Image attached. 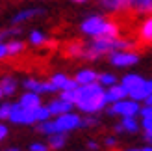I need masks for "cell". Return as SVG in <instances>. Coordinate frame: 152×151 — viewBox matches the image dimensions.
<instances>
[{"instance_id": "cell-21", "label": "cell", "mask_w": 152, "mask_h": 151, "mask_svg": "<svg viewBox=\"0 0 152 151\" xmlns=\"http://www.w3.org/2000/svg\"><path fill=\"white\" fill-rule=\"evenodd\" d=\"M83 52H86V45L80 41H72L67 45V54L72 58H83Z\"/></svg>"}, {"instance_id": "cell-17", "label": "cell", "mask_w": 152, "mask_h": 151, "mask_svg": "<svg viewBox=\"0 0 152 151\" xmlns=\"http://www.w3.org/2000/svg\"><path fill=\"white\" fill-rule=\"evenodd\" d=\"M137 37L143 43H152V15L147 17L137 28Z\"/></svg>"}, {"instance_id": "cell-26", "label": "cell", "mask_w": 152, "mask_h": 151, "mask_svg": "<svg viewBox=\"0 0 152 151\" xmlns=\"http://www.w3.org/2000/svg\"><path fill=\"white\" fill-rule=\"evenodd\" d=\"M98 118L95 114H87L86 118L82 119V127H86V129H93V127H98Z\"/></svg>"}, {"instance_id": "cell-37", "label": "cell", "mask_w": 152, "mask_h": 151, "mask_svg": "<svg viewBox=\"0 0 152 151\" xmlns=\"http://www.w3.org/2000/svg\"><path fill=\"white\" fill-rule=\"evenodd\" d=\"M124 151H143V147H130V149H124Z\"/></svg>"}, {"instance_id": "cell-32", "label": "cell", "mask_w": 152, "mask_h": 151, "mask_svg": "<svg viewBox=\"0 0 152 151\" xmlns=\"http://www.w3.org/2000/svg\"><path fill=\"white\" fill-rule=\"evenodd\" d=\"M98 147H100V146H98V142H96V140H87V149H91V151H96Z\"/></svg>"}, {"instance_id": "cell-22", "label": "cell", "mask_w": 152, "mask_h": 151, "mask_svg": "<svg viewBox=\"0 0 152 151\" xmlns=\"http://www.w3.org/2000/svg\"><path fill=\"white\" fill-rule=\"evenodd\" d=\"M117 77L113 73H98V84L100 86H104L106 90L108 88H111V86H115L117 84Z\"/></svg>"}, {"instance_id": "cell-3", "label": "cell", "mask_w": 152, "mask_h": 151, "mask_svg": "<svg viewBox=\"0 0 152 151\" xmlns=\"http://www.w3.org/2000/svg\"><path fill=\"white\" fill-rule=\"evenodd\" d=\"M108 58H110V64L113 67H121V69L134 67V65L139 64V54L134 52L132 49H128V50H113Z\"/></svg>"}, {"instance_id": "cell-10", "label": "cell", "mask_w": 152, "mask_h": 151, "mask_svg": "<svg viewBox=\"0 0 152 151\" xmlns=\"http://www.w3.org/2000/svg\"><path fill=\"white\" fill-rule=\"evenodd\" d=\"M52 80V84H54L59 92H63V90H74V88H78V82H76L74 78H69L65 73H54L50 77Z\"/></svg>"}, {"instance_id": "cell-31", "label": "cell", "mask_w": 152, "mask_h": 151, "mask_svg": "<svg viewBox=\"0 0 152 151\" xmlns=\"http://www.w3.org/2000/svg\"><path fill=\"white\" fill-rule=\"evenodd\" d=\"M6 56H10V50H7V45L6 43H0V62L6 58Z\"/></svg>"}, {"instance_id": "cell-40", "label": "cell", "mask_w": 152, "mask_h": 151, "mask_svg": "<svg viewBox=\"0 0 152 151\" xmlns=\"http://www.w3.org/2000/svg\"><path fill=\"white\" fill-rule=\"evenodd\" d=\"M2 97H4V92H2V88H0V101H2Z\"/></svg>"}, {"instance_id": "cell-14", "label": "cell", "mask_w": 152, "mask_h": 151, "mask_svg": "<svg viewBox=\"0 0 152 151\" xmlns=\"http://www.w3.org/2000/svg\"><path fill=\"white\" fill-rule=\"evenodd\" d=\"M143 82H145V78H143L141 75H137V73H128V75H124V77L121 78V84L128 90V93H132L135 88H139L143 84Z\"/></svg>"}, {"instance_id": "cell-35", "label": "cell", "mask_w": 152, "mask_h": 151, "mask_svg": "<svg viewBox=\"0 0 152 151\" xmlns=\"http://www.w3.org/2000/svg\"><path fill=\"white\" fill-rule=\"evenodd\" d=\"M71 2H74V4H86V2H89V0H71Z\"/></svg>"}, {"instance_id": "cell-30", "label": "cell", "mask_w": 152, "mask_h": 151, "mask_svg": "<svg viewBox=\"0 0 152 151\" xmlns=\"http://www.w3.org/2000/svg\"><path fill=\"white\" fill-rule=\"evenodd\" d=\"M117 144H119V142H117L115 136H106L104 138V146L106 147H117Z\"/></svg>"}, {"instance_id": "cell-36", "label": "cell", "mask_w": 152, "mask_h": 151, "mask_svg": "<svg viewBox=\"0 0 152 151\" xmlns=\"http://www.w3.org/2000/svg\"><path fill=\"white\" fill-rule=\"evenodd\" d=\"M2 151H20L19 147H6V149H2Z\"/></svg>"}, {"instance_id": "cell-8", "label": "cell", "mask_w": 152, "mask_h": 151, "mask_svg": "<svg viewBox=\"0 0 152 151\" xmlns=\"http://www.w3.org/2000/svg\"><path fill=\"white\" fill-rule=\"evenodd\" d=\"M43 13H45L43 7H26V10H20L17 15H13L11 22L15 26H19V24H22V22H26L30 19H34V17H39V15H43Z\"/></svg>"}, {"instance_id": "cell-16", "label": "cell", "mask_w": 152, "mask_h": 151, "mask_svg": "<svg viewBox=\"0 0 152 151\" xmlns=\"http://www.w3.org/2000/svg\"><path fill=\"white\" fill-rule=\"evenodd\" d=\"M121 127H123V132L128 134H135L141 129V121L137 119V116H126V118H121Z\"/></svg>"}, {"instance_id": "cell-12", "label": "cell", "mask_w": 152, "mask_h": 151, "mask_svg": "<svg viewBox=\"0 0 152 151\" xmlns=\"http://www.w3.org/2000/svg\"><path fill=\"white\" fill-rule=\"evenodd\" d=\"M74 80L78 82V86L95 84V82H98V73H96L95 69H89V67H86V69H80V71H76V75H74Z\"/></svg>"}, {"instance_id": "cell-13", "label": "cell", "mask_w": 152, "mask_h": 151, "mask_svg": "<svg viewBox=\"0 0 152 151\" xmlns=\"http://www.w3.org/2000/svg\"><path fill=\"white\" fill-rule=\"evenodd\" d=\"M139 118H141V129L145 131V134H152V104H143Z\"/></svg>"}, {"instance_id": "cell-23", "label": "cell", "mask_w": 152, "mask_h": 151, "mask_svg": "<svg viewBox=\"0 0 152 151\" xmlns=\"http://www.w3.org/2000/svg\"><path fill=\"white\" fill-rule=\"evenodd\" d=\"M28 39H30V43H32L34 47H41V45L47 43V36L43 32H39V30H32L30 36H28Z\"/></svg>"}, {"instance_id": "cell-38", "label": "cell", "mask_w": 152, "mask_h": 151, "mask_svg": "<svg viewBox=\"0 0 152 151\" xmlns=\"http://www.w3.org/2000/svg\"><path fill=\"white\" fill-rule=\"evenodd\" d=\"M145 104H152V95H150V97H148V99L145 101Z\"/></svg>"}, {"instance_id": "cell-33", "label": "cell", "mask_w": 152, "mask_h": 151, "mask_svg": "<svg viewBox=\"0 0 152 151\" xmlns=\"http://www.w3.org/2000/svg\"><path fill=\"white\" fill-rule=\"evenodd\" d=\"M6 136H7V127L4 123H0V142L6 140Z\"/></svg>"}, {"instance_id": "cell-25", "label": "cell", "mask_w": 152, "mask_h": 151, "mask_svg": "<svg viewBox=\"0 0 152 151\" xmlns=\"http://www.w3.org/2000/svg\"><path fill=\"white\" fill-rule=\"evenodd\" d=\"M134 10L137 13H143V15H152V0H139L134 6Z\"/></svg>"}, {"instance_id": "cell-9", "label": "cell", "mask_w": 152, "mask_h": 151, "mask_svg": "<svg viewBox=\"0 0 152 151\" xmlns=\"http://www.w3.org/2000/svg\"><path fill=\"white\" fill-rule=\"evenodd\" d=\"M47 107H48V110H50V114L56 118V116L67 114V112H72L74 104H72V103H69V101H65V99H61V97H58V99L50 101Z\"/></svg>"}, {"instance_id": "cell-20", "label": "cell", "mask_w": 152, "mask_h": 151, "mask_svg": "<svg viewBox=\"0 0 152 151\" xmlns=\"http://www.w3.org/2000/svg\"><path fill=\"white\" fill-rule=\"evenodd\" d=\"M48 147L50 149H61L67 144V132H54V134H48Z\"/></svg>"}, {"instance_id": "cell-11", "label": "cell", "mask_w": 152, "mask_h": 151, "mask_svg": "<svg viewBox=\"0 0 152 151\" xmlns=\"http://www.w3.org/2000/svg\"><path fill=\"white\" fill-rule=\"evenodd\" d=\"M126 97H130V93H128V90L121 84V82H117L115 86L106 90V99H108L110 104L117 103V101H123V99H126Z\"/></svg>"}, {"instance_id": "cell-29", "label": "cell", "mask_w": 152, "mask_h": 151, "mask_svg": "<svg viewBox=\"0 0 152 151\" xmlns=\"http://www.w3.org/2000/svg\"><path fill=\"white\" fill-rule=\"evenodd\" d=\"M30 151H48V144H43V142H34V144H30Z\"/></svg>"}, {"instance_id": "cell-7", "label": "cell", "mask_w": 152, "mask_h": 151, "mask_svg": "<svg viewBox=\"0 0 152 151\" xmlns=\"http://www.w3.org/2000/svg\"><path fill=\"white\" fill-rule=\"evenodd\" d=\"M28 92H37V93H54V92H59V90L52 84V80L48 82H41V80H35V78H26L22 82Z\"/></svg>"}, {"instance_id": "cell-19", "label": "cell", "mask_w": 152, "mask_h": 151, "mask_svg": "<svg viewBox=\"0 0 152 151\" xmlns=\"http://www.w3.org/2000/svg\"><path fill=\"white\" fill-rule=\"evenodd\" d=\"M0 88H2L4 95L11 97L17 92V80H15V77H11V75H4V77L0 78Z\"/></svg>"}, {"instance_id": "cell-28", "label": "cell", "mask_w": 152, "mask_h": 151, "mask_svg": "<svg viewBox=\"0 0 152 151\" xmlns=\"http://www.w3.org/2000/svg\"><path fill=\"white\" fill-rule=\"evenodd\" d=\"M11 107H13V103H10V101L0 103V119H10Z\"/></svg>"}, {"instance_id": "cell-27", "label": "cell", "mask_w": 152, "mask_h": 151, "mask_svg": "<svg viewBox=\"0 0 152 151\" xmlns=\"http://www.w3.org/2000/svg\"><path fill=\"white\" fill-rule=\"evenodd\" d=\"M76 93H78V88H74V90H63V92L59 93V97L74 104V103H76Z\"/></svg>"}, {"instance_id": "cell-18", "label": "cell", "mask_w": 152, "mask_h": 151, "mask_svg": "<svg viewBox=\"0 0 152 151\" xmlns=\"http://www.w3.org/2000/svg\"><path fill=\"white\" fill-rule=\"evenodd\" d=\"M24 118H26V108L20 103H13L11 107V114H10V121L17 123V125H24Z\"/></svg>"}, {"instance_id": "cell-34", "label": "cell", "mask_w": 152, "mask_h": 151, "mask_svg": "<svg viewBox=\"0 0 152 151\" xmlns=\"http://www.w3.org/2000/svg\"><path fill=\"white\" fill-rule=\"evenodd\" d=\"M145 140L148 142V146H152V134H145Z\"/></svg>"}, {"instance_id": "cell-39", "label": "cell", "mask_w": 152, "mask_h": 151, "mask_svg": "<svg viewBox=\"0 0 152 151\" xmlns=\"http://www.w3.org/2000/svg\"><path fill=\"white\" fill-rule=\"evenodd\" d=\"M143 151H152V146H145V147H143Z\"/></svg>"}, {"instance_id": "cell-2", "label": "cell", "mask_w": 152, "mask_h": 151, "mask_svg": "<svg viewBox=\"0 0 152 151\" xmlns=\"http://www.w3.org/2000/svg\"><path fill=\"white\" fill-rule=\"evenodd\" d=\"M106 112H108L110 116H119V118L139 116V112H141V104H139V101L132 99V97H126V99H123V101H117V103L110 104V107L106 108Z\"/></svg>"}, {"instance_id": "cell-15", "label": "cell", "mask_w": 152, "mask_h": 151, "mask_svg": "<svg viewBox=\"0 0 152 151\" xmlns=\"http://www.w3.org/2000/svg\"><path fill=\"white\" fill-rule=\"evenodd\" d=\"M19 103H20L24 108H37V107H41V104H43L39 93H37V92H28V90H26V93L20 95Z\"/></svg>"}, {"instance_id": "cell-24", "label": "cell", "mask_w": 152, "mask_h": 151, "mask_svg": "<svg viewBox=\"0 0 152 151\" xmlns=\"http://www.w3.org/2000/svg\"><path fill=\"white\" fill-rule=\"evenodd\" d=\"M7 45V50H10V56H17L24 50V43L19 41V39H11V41H6Z\"/></svg>"}, {"instance_id": "cell-5", "label": "cell", "mask_w": 152, "mask_h": 151, "mask_svg": "<svg viewBox=\"0 0 152 151\" xmlns=\"http://www.w3.org/2000/svg\"><path fill=\"white\" fill-rule=\"evenodd\" d=\"M106 19L104 15H98V13H93V15H89V17H86L82 21V24H80V30H82V34H86L89 37H98L102 34V28L106 24Z\"/></svg>"}, {"instance_id": "cell-6", "label": "cell", "mask_w": 152, "mask_h": 151, "mask_svg": "<svg viewBox=\"0 0 152 151\" xmlns=\"http://www.w3.org/2000/svg\"><path fill=\"white\" fill-rule=\"evenodd\" d=\"M100 10L108 11V13H121L134 7V0H96Z\"/></svg>"}, {"instance_id": "cell-4", "label": "cell", "mask_w": 152, "mask_h": 151, "mask_svg": "<svg viewBox=\"0 0 152 151\" xmlns=\"http://www.w3.org/2000/svg\"><path fill=\"white\" fill-rule=\"evenodd\" d=\"M82 119L80 114L76 112H67V114H61V116H56L54 118V127H56V132H71V131H76L82 127Z\"/></svg>"}, {"instance_id": "cell-1", "label": "cell", "mask_w": 152, "mask_h": 151, "mask_svg": "<svg viewBox=\"0 0 152 151\" xmlns=\"http://www.w3.org/2000/svg\"><path fill=\"white\" fill-rule=\"evenodd\" d=\"M108 99H106V88L98 82L87 86H78L74 107L83 114H98L108 108Z\"/></svg>"}]
</instances>
